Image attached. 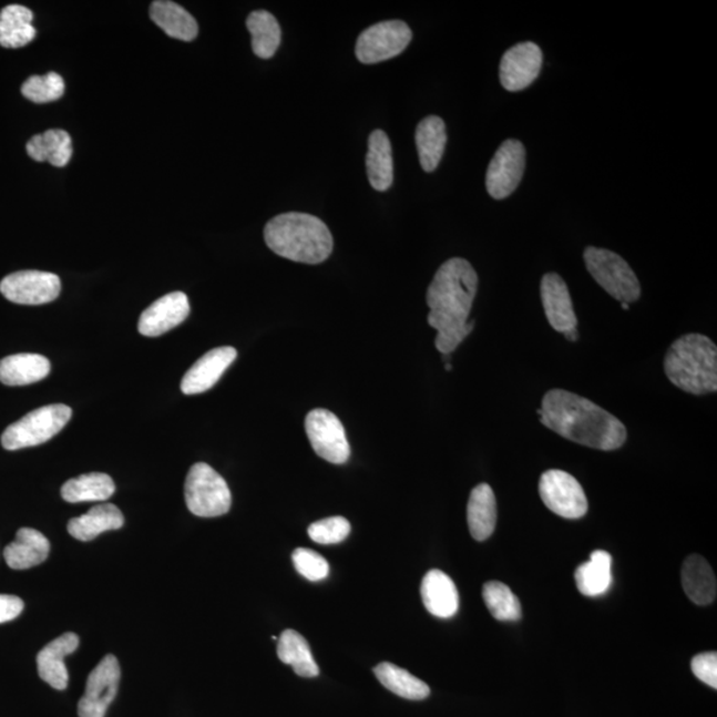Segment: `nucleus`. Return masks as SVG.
<instances>
[{
  "instance_id": "obj_1",
  "label": "nucleus",
  "mask_w": 717,
  "mask_h": 717,
  "mask_svg": "<svg viewBox=\"0 0 717 717\" xmlns=\"http://www.w3.org/2000/svg\"><path fill=\"white\" fill-rule=\"evenodd\" d=\"M478 287V273L467 259H448L434 274L427 291L428 324L438 331L434 345L442 355L452 354L472 332L474 321L468 324V318Z\"/></svg>"
},
{
  "instance_id": "obj_2",
  "label": "nucleus",
  "mask_w": 717,
  "mask_h": 717,
  "mask_svg": "<svg viewBox=\"0 0 717 717\" xmlns=\"http://www.w3.org/2000/svg\"><path fill=\"white\" fill-rule=\"evenodd\" d=\"M541 423L575 444L615 451L625 444L627 430L619 419L592 400L565 390H551L537 411Z\"/></svg>"
},
{
  "instance_id": "obj_3",
  "label": "nucleus",
  "mask_w": 717,
  "mask_h": 717,
  "mask_svg": "<svg viewBox=\"0 0 717 717\" xmlns=\"http://www.w3.org/2000/svg\"><path fill=\"white\" fill-rule=\"evenodd\" d=\"M266 245L294 263L318 265L331 256L334 239L324 221L306 213H285L265 227Z\"/></svg>"
},
{
  "instance_id": "obj_4",
  "label": "nucleus",
  "mask_w": 717,
  "mask_h": 717,
  "mask_svg": "<svg viewBox=\"0 0 717 717\" xmlns=\"http://www.w3.org/2000/svg\"><path fill=\"white\" fill-rule=\"evenodd\" d=\"M667 378L682 391L706 395L717 391V348L701 334L676 339L665 358Z\"/></svg>"
},
{
  "instance_id": "obj_5",
  "label": "nucleus",
  "mask_w": 717,
  "mask_h": 717,
  "mask_svg": "<svg viewBox=\"0 0 717 717\" xmlns=\"http://www.w3.org/2000/svg\"><path fill=\"white\" fill-rule=\"evenodd\" d=\"M185 501L197 518H219L231 511L232 492L223 475L205 462H197L186 475Z\"/></svg>"
},
{
  "instance_id": "obj_6",
  "label": "nucleus",
  "mask_w": 717,
  "mask_h": 717,
  "mask_svg": "<svg viewBox=\"0 0 717 717\" xmlns=\"http://www.w3.org/2000/svg\"><path fill=\"white\" fill-rule=\"evenodd\" d=\"M583 259L595 283L614 299L629 305L641 298L639 280L619 254L588 246Z\"/></svg>"
},
{
  "instance_id": "obj_7",
  "label": "nucleus",
  "mask_w": 717,
  "mask_h": 717,
  "mask_svg": "<svg viewBox=\"0 0 717 717\" xmlns=\"http://www.w3.org/2000/svg\"><path fill=\"white\" fill-rule=\"evenodd\" d=\"M72 410L69 406L52 404L38 408L6 428L2 445L7 451L44 444L69 424Z\"/></svg>"
},
{
  "instance_id": "obj_8",
  "label": "nucleus",
  "mask_w": 717,
  "mask_h": 717,
  "mask_svg": "<svg viewBox=\"0 0 717 717\" xmlns=\"http://www.w3.org/2000/svg\"><path fill=\"white\" fill-rule=\"evenodd\" d=\"M412 31L401 20H387L368 27L357 42V58L365 64H377L400 55L411 43Z\"/></svg>"
},
{
  "instance_id": "obj_9",
  "label": "nucleus",
  "mask_w": 717,
  "mask_h": 717,
  "mask_svg": "<svg viewBox=\"0 0 717 717\" xmlns=\"http://www.w3.org/2000/svg\"><path fill=\"white\" fill-rule=\"evenodd\" d=\"M540 495L549 511L567 520L585 518L588 509L585 491L578 480L560 469L541 475Z\"/></svg>"
},
{
  "instance_id": "obj_10",
  "label": "nucleus",
  "mask_w": 717,
  "mask_h": 717,
  "mask_svg": "<svg viewBox=\"0 0 717 717\" xmlns=\"http://www.w3.org/2000/svg\"><path fill=\"white\" fill-rule=\"evenodd\" d=\"M305 428L311 447L331 464H345L350 459L351 448L341 421L327 410H313L307 414Z\"/></svg>"
},
{
  "instance_id": "obj_11",
  "label": "nucleus",
  "mask_w": 717,
  "mask_h": 717,
  "mask_svg": "<svg viewBox=\"0 0 717 717\" xmlns=\"http://www.w3.org/2000/svg\"><path fill=\"white\" fill-rule=\"evenodd\" d=\"M526 151L519 140H506L495 152L486 171V191L494 199H505L524 177Z\"/></svg>"
},
{
  "instance_id": "obj_12",
  "label": "nucleus",
  "mask_w": 717,
  "mask_h": 717,
  "mask_svg": "<svg viewBox=\"0 0 717 717\" xmlns=\"http://www.w3.org/2000/svg\"><path fill=\"white\" fill-rule=\"evenodd\" d=\"M122 669L116 656L106 655L90 674L85 693L79 700V717H104L115 700Z\"/></svg>"
},
{
  "instance_id": "obj_13",
  "label": "nucleus",
  "mask_w": 717,
  "mask_h": 717,
  "mask_svg": "<svg viewBox=\"0 0 717 717\" xmlns=\"http://www.w3.org/2000/svg\"><path fill=\"white\" fill-rule=\"evenodd\" d=\"M62 284L55 274L37 270L12 273L0 283V293L17 305L39 306L55 300Z\"/></svg>"
},
{
  "instance_id": "obj_14",
  "label": "nucleus",
  "mask_w": 717,
  "mask_h": 717,
  "mask_svg": "<svg viewBox=\"0 0 717 717\" xmlns=\"http://www.w3.org/2000/svg\"><path fill=\"white\" fill-rule=\"evenodd\" d=\"M544 55L533 42L519 43L509 49L500 63V82L506 91L519 92L531 86L540 76Z\"/></svg>"
},
{
  "instance_id": "obj_15",
  "label": "nucleus",
  "mask_w": 717,
  "mask_h": 717,
  "mask_svg": "<svg viewBox=\"0 0 717 717\" xmlns=\"http://www.w3.org/2000/svg\"><path fill=\"white\" fill-rule=\"evenodd\" d=\"M191 305L186 294L174 291L153 301L139 320V332L156 338L173 330L190 317Z\"/></svg>"
},
{
  "instance_id": "obj_16",
  "label": "nucleus",
  "mask_w": 717,
  "mask_h": 717,
  "mask_svg": "<svg viewBox=\"0 0 717 717\" xmlns=\"http://www.w3.org/2000/svg\"><path fill=\"white\" fill-rule=\"evenodd\" d=\"M237 358L233 347H218L199 358L181 381V391L197 395L209 391Z\"/></svg>"
},
{
  "instance_id": "obj_17",
  "label": "nucleus",
  "mask_w": 717,
  "mask_h": 717,
  "mask_svg": "<svg viewBox=\"0 0 717 717\" xmlns=\"http://www.w3.org/2000/svg\"><path fill=\"white\" fill-rule=\"evenodd\" d=\"M541 300L549 324L559 332L574 330L578 320L573 307L571 291L557 273H547L541 280Z\"/></svg>"
},
{
  "instance_id": "obj_18",
  "label": "nucleus",
  "mask_w": 717,
  "mask_h": 717,
  "mask_svg": "<svg viewBox=\"0 0 717 717\" xmlns=\"http://www.w3.org/2000/svg\"><path fill=\"white\" fill-rule=\"evenodd\" d=\"M79 647V636L73 633H66L59 636L47 645L38 654V673L40 678L52 688L63 692L69 686V672H66L64 658L75 653Z\"/></svg>"
},
{
  "instance_id": "obj_19",
  "label": "nucleus",
  "mask_w": 717,
  "mask_h": 717,
  "mask_svg": "<svg viewBox=\"0 0 717 717\" xmlns=\"http://www.w3.org/2000/svg\"><path fill=\"white\" fill-rule=\"evenodd\" d=\"M421 600L428 612L438 618H452L459 612L458 587L451 576L436 569L428 572L421 582Z\"/></svg>"
},
{
  "instance_id": "obj_20",
  "label": "nucleus",
  "mask_w": 717,
  "mask_h": 717,
  "mask_svg": "<svg viewBox=\"0 0 717 717\" xmlns=\"http://www.w3.org/2000/svg\"><path fill=\"white\" fill-rule=\"evenodd\" d=\"M50 541L31 527L19 529L16 541L4 549V560L13 571H25L49 559Z\"/></svg>"
},
{
  "instance_id": "obj_21",
  "label": "nucleus",
  "mask_w": 717,
  "mask_h": 717,
  "mask_svg": "<svg viewBox=\"0 0 717 717\" xmlns=\"http://www.w3.org/2000/svg\"><path fill=\"white\" fill-rule=\"evenodd\" d=\"M467 519L469 531L475 541H485L498 524V502L493 489L488 484L473 488L468 501Z\"/></svg>"
},
{
  "instance_id": "obj_22",
  "label": "nucleus",
  "mask_w": 717,
  "mask_h": 717,
  "mask_svg": "<svg viewBox=\"0 0 717 717\" xmlns=\"http://www.w3.org/2000/svg\"><path fill=\"white\" fill-rule=\"evenodd\" d=\"M683 588L695 605H711L716 600L717 583L713 567L701 555L694 554L682 567Z\"/></svg>"
},
{
  "instance_id": "obj_23",
  "label": "nucleus",
  "mask_w": 717,
  "mask_h": 717,
  "mask_svg": "<svg viewBox=\"0 0 717 717\" xmlns=\"http://www.w3.org/2000/svg\"><path fill=\"white\" fill-rule=\"evenodd\" d=\"M50 372V360L43 355L17 354L0 360V381L10 387L38 383Z\"/></svg>"
},
{
  "instance_id": "obj_24",
  "label": "nucleus",
  "mask_w": 717,
  "mask_h": 717,
  "mask_svg": "<svg viewBox=\"0 0 717 717\" xmlns=\"http://www.w3.org/2000/svg\"><path fill=\"white\" fill-rule=\"evenodd\" d=\"M368 181L375 191L386 192L393 183V160L390 139L383 131H373L368 139L366 158Z\"/></svg>"
},
{
  "instance_id": "obj_25",
  "label": "nucleus",
  "mask_w": 717,
  "mask_h": 717,
  "mask_svg": "<svg viewBox=\"0 0 717 717\" xmlns=\"http://www.w3.org/2000/svg\"><path fill=\"white\" fill-rule=\"evenodd\" d=\"M123 525L124 515L116 505L100 504L89 513L72 519L69 522V533L73 539L86 542L95 540L102 533L117 531Z\"/></svg>"
},
{
  "instance_id": "obj_26",
  "label": "nucleus",
  "mask_w": 717,
  "mask_h": 717,
  "mask_svg": "<svg viewBox=\"0 0 717 717\" xmlns=\"http://www.w3.org/2000/svg\"><path fill=\"white\" fill-rule=\"evenodd\" d=\"M151 19L166 35L173 39L192 42L198 35V24L184 7L177 3L158 0L151 6Z\"/></svg>"
},
{
  "instance_id": "obj_27",
  "label": "nucleus",
  "mask_w": 717,
  "mask_h": 717,
  "mask_svg": "<svg viewBox=\"0 0 717 717\" xmlns=\"http://www.w3.org/2000/svg\"><path fill=\"white\" fill-rule=\"evenodd\" d=\"M612 565V554L594 551L590 560L575 571L574 578L580 593L586 596L606 594L613 585Z\"/></svg>"
},
{
  "instance_id": "obj_28",
  "label": "nucleus",
  "mask_w": 717,
  "mask_h": 717,
  "mask_svg": "<svg viewBox=\"0 0 717 717\" xmlns=\"http://www.w3.org/2000/svg\"><path fill=\"white\" fill-rule=\"evenodd\" d=\"M33 13L20 4H10L0 11V45L4 49H20L37 37L32 24Z\"/></svg>"
},
{
  "instance_id": "obj_29",
  "label": "nucleus",
  "mask_w": 717,
  "mask_h": 717,
  "mask_svg": "<svg viewBox=\"0 0 717 717\" xmlns=\"http://www.w3.org/2000/svg\"><path fill=\"white\" fill-rule=\"evenodd\" d=\"M417 146L420 165L428 173L438 170L442 154L445 151V123L439 116H428L418 125Z\"/></svg>"
},
{
  "instance_id": "obj_30",
  "label": "nucleus",
  "mask_w": 717,
  "mask_h": 717,
  "mask_svg": "<svg viewBox=\"0 0 717 717\" xmlns=\"http://www.w3.org/2000/svg\"><path fill=\"white\" fill-rule=\"evenodd\" d=\"M277 654L279 660L291 666L294 673L301 678H315L319 675V667L314 660L310 645L295 629H285L280 634Z\"/></svg>"
},
{
  "instance_id": "obj_31",
  "label": "nucleus",
  "mask_w": 717,
  "mask_h": 717,
  "mask_svg": "<svg viewBox=\"0 0 717 717\" xmlns=\"http://www.w3.org/2000/svg\"><path fill=\"white\" fill-rule=\"evenodd\" d=\"M27 153L39 163L49 161L53 166L63 167L72 157V140L65 131L50 130L31 137L27 143Z\"/></svg>"
},
{
  "instance_id": "obj_32",
  "label": "nucleus",
  "mask_w": 717,
  "mask_h": 717,
  "mask_svg": "<svg viewBox=\"0 0 717 717\" xmlns=\"http://www.w3.org/2000/svg\"><path fill=\"white\" fill-rule=\"evenodd\" d=\"M115 482L105 473H89L66 481L62 498L71 504L78 502L106 501L115 493Z\"/></svg>"
},
{
  "instance_id": "obj_33",
  "label": "nucleus",
  "mask_w": 717,
  "mask_h": 717,
  "mask_svg": "<svg viewBox=\"0 0 717 717\" xmlns=\"http://www.w3.org/2000/svg\"><path fill=\"white\" fill-rule=\"evenodd\" d=\"M378 680L391 693L408 700H424L430 696L431 689L423 680L417 678L407 669L392 665V663H380L373 668Z\"/></svg>"
},
{
  "instance_id": "obj_34",
  "label": "nucleus",
  "mask_w": 717,
  "mask_h": 717,
  "mask_svg": "<svg viewBox=\"0 0 717 717\" xmlns=\"http://www.w3.org/2000/svg\"><path fill=\"white\" fill-rule=\"evenodd\" d=\"M247 30L252 33L254 53L260 59H270L279 49L280 25L270 12L259 10L250 13L246 20Z\"/></svg>"
},
{
  "instance_id": "obj_35",
  "label": "nucleus",
  "mask_w": 717,
  "mask_h": 717,
  "mask_svg": "<svg viewBox=\"0 0 717 717\" xmlns=\"http://www.w3.org/2000/svg\"><path fill=\"white\" fill-rule=\"evenodd\" d=\"M482 596H484L485 605L495 619L501 622L521 619V602L505 583L499 581L486 582L482 587Z\"/></svg>"
},
{
  "instance_id": "obj_36",
  "label": "nucleus",
  "mask_w": 717,
  "mask_h": 717,
  "mask_svg": "<svg viewBox=\"0 0 717 717\" xmlns=\"http://www.w3.org/2000/svg\"><path fill=\"white\" fill-rule=\"evenodd\" d=\"M64 80L57 72L31 76L22 85L23 96L38 104L55 102L64 95Z\"/></svg>"
},
{
  "instance_id": "obj_37",
  "label": "nucleus",
  "mask_w": 717,
  "mask_h": 717,
  "mask_svg": "<svg viewBox=\"0 0 717 717\" xmlns=\"http://www.w3.org/2000/svg\"><path fill=\"white\" fill-rule=\"evenodd\" d=\"M308 535L320 545L340 544L351 533V524L345 518H330L308 526Z\"/></svg>"
},
{
  "instance_id": "obj_38",
  "label": "nucleus",
  "mask_w": 717,
  "mask_h": 717,
  "mask_svg": "<svg viewBox=\"0 0 717 717\" xmlns=\"http://www.w3.org/2000/svg\"><path fill=\"white\" fill-rule=\"evenodd\" d=\"M294 567L297 572L311 582H319L327 578L330 573V565L325 557L311 549L299 547L293 553Z\"/></svg>"
},
{
  "instance_id": "obj_39",
  "label": "nucleus",
  "mask_w": 717,
  "mask_h": 717,
  "mask_svg": "<svg viewBox=\"0 0 717 717\" xmlns=\"http://www.w3.org/2000/svg\"><path fill=\"white\" fill-rule=\"evenodd\" d=\"M692 668L696 678L714 689L717 688V654L715 652L696 655L692 662Z\"/></svg>"
},
{
  "instance_id": "obj_40",
  "label": "nucleus",
  "mask_w": 717,
  "mask_h": 717,
  "mask_svg": "<svg viewBox=\"0 0 717 717\" xmlns=\"http://www.w3.org/2000/svg\"><path fill=\"white\" fill-rule=\"evenodd\" d=\"M24 603L16 595H0V623L10 622L23 612Z\"/></svg>"
},
{
  "instance_id": "obj_41",
  "label": "nucleus",
  "mask_w": 717,
  "mask_h": 717,
  "mask_svg": "<svg viewBox=\"0 0 717 717\" xmlns=\"http://www.w3.org/2000/svg\"><path fill=\"white\" fill-rule=\"evenodd\" d=\"M564 335H565L567 340H571V341L578 340V331H576V328H574V330L564 332Z\"/></svg>"
},
{
  "instance_id": "obj_42",
  "label": "nucleus",
  "mask_w": 717,
  "mask_h": 717,
  "mask_svg": "<svg viewBox=\"0 0 717 717\" xmlns=\"http://www.w3.org/2000/svg\"><path fill=\"white\" fill-rule=\"evenodd\" d=\"M623 310H629V305L628 304H622Z\"/></svg>"
}]
</instances>
